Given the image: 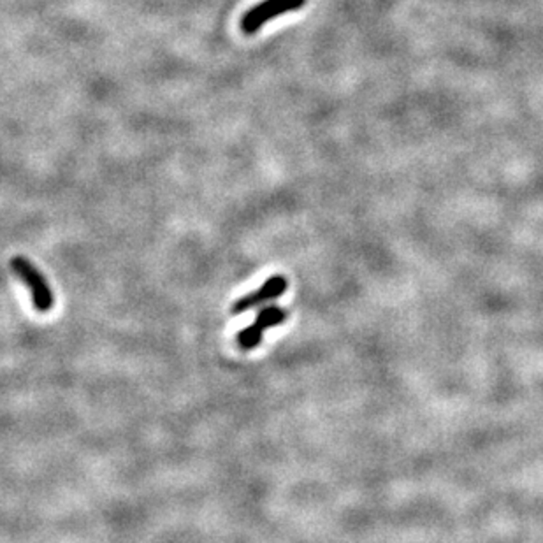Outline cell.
Masks as SVG:
<instances>
[{"label": "cell", "instance_id": "obj_4", "mask_svg": "<svg viewBox=\"0 0 543 543\" xmlns=\"http://www.w3.org/2000/svg\"><path fill=\"white\" fill-rule=\"evenodd\" d=\"M287 285H289V283H287V278L283 275L271 276V278H269L264 285L258 287L257 290H253V292L246 294V296H243L241 299H237L236 303L232 304L231 313L232 315H241V313L253 310V308L262 306V304L271 303V301L278 299V297H282L283 294H285Z\"/></svg>", "mask_w": 543, "mask_h": 543}, {"label": "cell", "instance_id": "obj_3", "mask_svg": "<svg viewBox=\"0 0 543 543\" xmlns=\"http://www.w3.org/2000/svg\"><path fill=\"white\" fill-rule=\"evenodd\" d=\"M287 320V311L280 306H265L264 310L258 311L255 316V322L251 326L244 327L237 333V345L241 350H253L264 338V333L271 327L282 326Z\"/></svg>", "mask_w": 543, "mask_h": 543}, {"label": "cell", "instance_id": "obj_1", "mask_svg": "<svg viewBox=\"0 0 543 543\" xmlns=\"http://www.w3.org/2000/svg\"><path fill=\"white\" fill-rule=\"evenodd\" d=\"M11 269H13L14 275L21 280V283H25V285L28 287L35 310L41 313H48L49 310H53L55 296H53L44 275H42L28 258L20 257V255L11 258Z\"/></svg>", "mask_w": 543, "mask_h": 543}, {"label": "cell", "instance_id": "obj_2", "mask_svg": "<svg viewBox=\"0 0 543 543\" xmlns=\"http://www.w3.org/2000/svg\"><path fill=\"white\" fill-rule=\"evenodd\" d=\"M306 2L308 0H262L261 4L253 6L243 14V18H241V30L246 35L255 34L268 21L301 9L303 6H306Z\"/></svg>", "mask_w": 543, "mask_h": 543}]
</instances>
